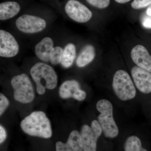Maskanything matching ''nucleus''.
<instances>
[{
	"mask_svg": "<svg viewBox=\"0 0 151 151\" xmlns=\"http://www.w3.org/2000/svg\"><path fill=\"white\" fill-rule=\"evenodd\" d=\"M95 56V49L93 45H87L84 46L76 60V65L78 67H83L89 64Z\"/></svg>",
	"mask_w": 151,
	"mask_h": 151,
	"instance_id": "16",
	"label": "nucleus"
},
{
	"mask_svg": "<svg viewBox=\"0 0 151 151\" xmlns=\"http://www.w3.org/2000/svg\"><path fill=\"white\" fill-rule=\"evenodd\" d=\"M76 57V49L74 44L69 43L64 47L63 52L61 65L65 68H68L73 64Z\"/></svg>",
	"mask_w": 151,
	"mask_h": 151,
	"instance_id": "17",
	"label": "nucleus"
},
{
	"mask_svg": "<svg viewBox=\"0 0 151 151\" xmlns=\"http://www.w3.org/2000/svg\"><path fill=\"white\" fill-rule=\"evenodd\" d=\"M115 1L116 2L119 3V4H125V3L130 1L131 0H115Z\"/></svg>",
	"mask_w": 151,
	"mask_h": 151,
	"instance_id": "25",
	"label": "nucleus"
},
{
	"mask_svg": "<svg viewBox=\"0 0 151 151\" xmlns=\"http://www.w3.org/2000/svg\"><path fill=\"white\" fill-rule=\"evenodd\" d=\"M142 23L144 27L148 29H151V17L145 16L142 19Z\"/></svg>",
	"mask_w": 151,
	"mask_h": 151,
	"instance_id": "23",
	"label": "nucleus"
},
{
	"mask_svg": "<svg viewBox=\"0 0 151 151\" xmlns=\"http://www.w3.org/2000/svg\"><path fill=\"white\" fill-rule=\"evenodd\" d=\"M31 76L36 84L38 94L42 95L46 89L52 90L58 84V76L53 68L50 65L39 62L36 63L30 70Z\"/></svg>",
	"mask_w": 151,
	"mask_h": 151,
	"instance_id": "2",
	"label": "nucleus"
},
{
	"mask_svg": "<svg viewBox=\"0 0 151 151\" xmlns=\"http://www.w3.org/2000/svg\"><path fill=\"white\" fill-rule=\"evenodd\" d=\"M6 132L5 129L1 125L0 126V143L4 142L6 138Z\"/></svg>",
	"mask_w": 151,
	"mask_h": 151,
	"instance_id": "24",
	"label": "nucleus"
},
{
	"mask_svg": "<svg viewBox=\"0 0 151 151\" xmlns=\"http://www.w3.org/2000/svg\"><path fill=\"white\" fill-rule=\"evenodd\" d=\"M125 151H148L143 147L140 139L137 136L132 135L127 138L124 144Z\"/></svg>",
	"mask_w": 151,
	"mask_h": 151,
	"instance_id": "18",
	"label": "nucleus"
},
{
	"mask_svg": "<svg viewBox=\"0 0 151 151\" xmlns=\"http://www.w3.org/2000/svg\"><path fill=\"white\" fill-rule=\"evenodd\" d=\"M18 29L25 33H35L46 28V22L44 19L35 16L24 14L19 17L15 23Z\"/></svg>",
	"mask_w": 151,
	"mask_h": 151,
	"instance_id": "7",
	"label": "nucleus"
},
{
	"mask_svg": "<svg viewBox=\"0 0 151 151\" xmlns=\"http://www.w3.org/2000/svg\"><path fill=\"white\" fill-rule=\"evenodd\" d=\"M19 45L14 37L4 30H0V56L12 58L18 53Z\"/></svg>",
	"mask_w": 151,
	"mask_h": 151,
	"instance_id": "9",
	"label": "nucleus"
},
{
	"mask_svg": "<svg viewBox=\"0 0 151 151\" xmlns=\"http://www.w3.org/2000/svg\"><path fill=\"white\" fill-rule=\"evenodd\" d=\"M53 42L51 38L45 37L37 44L35 53L38 58L44 62L50 61V55L53 48Z\"/></svg>",
	"mask_w": 151,
	"mask_h": 151,
	"instance_id": "14",
	"label": "nucleus"
},
{
	"mask_svg": "<svg viewBox=\"0 0 151 151\" xmlns=\"http://www.w3.org/2000/svg\"><path fill=\"white\" fill-rule=\"evenodd\" d=\"M146 13L147 15L151 17V5L147 9L146 11Z\"/></svg>",
	"mask_w": 151,
	"mask_h": 151,
	"instance_id": "26",
	"label": "nucleus"
},
{
	"mask_svg": "<svg viewBox=\"0 0 151 151\" xmlns=\"http://www.w3.org/2000/svg\"><path fill=\"white\" fill-rule=\"evenodd\" d=\"M65 10L69 18L77 22H86L92 16L87 7L76 0H69L65 4Z\"/></svg>",
	"mask_w": 151,
	"mask_h": 151,
	"instance_id": "8",
	"label": "nucleus"
},
{
	"mask_svg": "<svg viewBox=\"0 0 151 151\" xmlns=\"http://www.w3.org/2000/svg\"><path fill=\"white\" fill-rule=\"evenodd\" d=\"M131 58L138 67L151 73V55L143 45H137L133 47Z\"/></svg>",
	"mask_w": 151,
	"mask_h": 151,
	"instance_id": "12",
	"label": "nucleus"
},
{
	"mask_svg": "<svg viewBox=\"0 0 151 151\" xmlns=\"http://www.w3.org/2000/svg\"><path fill=\"white\" fill-rule=\"evenodd\" d=\"M9 105V102L6 97L3 94H0V116H1Z\"/></svg>",
	"mask_w": 151,
	"mask_h": 151,
	"instance_id": "22",
	"label": "nucleus"
},
{
	"mask_svg": "<svg viewBox=\"0 0 151 151\" xmlns=\"http://www.w3.org/2000/svg\"><path fill=\"white\" fill-rule=\"evenodd\" d=\"M11 85L14 89L15 100L19 103H29L35 98V92L32 84L25 73L15 76L11 80Z\"/></svg>",
	"mask_w": 151,
	"mask_h": 151,
	"instance_id": "5",
	"label": "nucleus"
},
{
	"mask_svg": "<svg viewBox=\"0 0 151 151\" xmlns=\"http://www.w3.org/2000/svg\"><path fill=\"white\" fill-rule=\"evenodd\" d=\"M87 2L93 6L99 9H104L108 6L110 0H86Z\"/></svg>",
	"mask_w": 151,
	"mask_h": 151,
	"instance_id": "20",
	"label": "nucleus"
},
{
	"mask_svg": "<svg viewBox=\"0 0 151 151\" xmlns=\"http://www.w3.org/2000/svg\"><path fill=\"white\" fill-rule=\"evenodd\" d=\"M20 126L22 131L30 136L44 139H49L52 136L50 121L42 111L32 112L22 120Z\"/></svg>",
	"mask_w": 151,
	"mask_h": 151,
	"instance_id": "1",
	"label": "nucleus"
},
{
	"mask_svg": "<svg viewBox=\"0 0 151 151\" xmlns=\"http://www.w3.org/2000/svg\"><path fill=\"white\" fill-rule=\"evenodd\" d=\"M151 4V0H134L131 6L135 9L147 7Z\"/></svg>",
	"mask_w": 151,
	"mask_h": 151,
	"instance_id": "21",
	"label": "nucleus"
},
{
	"mask_svg": "<svg viewBox=\"0 0 151 151\" xmlns=\"http://www.w3.org/2000/svg\"><path fill=\"white\" fill-rule=\"evenodd\" d=\"M96 108L100 113L98 116L99 122L105 137L114 139L119 134V129L113 118V106L110 101L105 99L99 100Z\"/></svg>",
	"mask_w": 151,
	"mask_h": 151,
	"instance_id": "3",
	"label": "nucleus"
},
{
	"mask_svg": "<svg viewBox=\"0 0 151 151\" xmlns=\"http://www.w3.org/2000/svg\"><path fill=\"white\" fill-rule=\"evenodd\" d=\"M63 50L60 47H53L50 55V61L52 65H56L61 63Z\"/></svg>",
	"mask_w": 151,
	"mask_h": 151,
	"instance_id": "19",
	"label": "nucleus"
},
{
	"mask_svg": "<svg viewBox=\"0 0 151 151\" xmlns=\"http://www.w3.org/2000/svg\"><path fill=\"white\" fill-rule=\"evenodd\" d=\"M55 148L56 151H84L80 133L77 130L72 131L67 142H57Z\"/></svg>",
	"mask_w": 151,
	"mask_h": 151,
	"instance_id": "13",
	"label": "nucleus"
},
{
	"mask_svg": "<svg viewBox=\"0 0 151 151\" xmlns=\"http://www.w3.org/2000/svg\"><path fill=\"white\" fill-rule=\"evenodd\" d=\"M58 93L63 99L73 98L79 101L84 100L86 96V92L80 89V84L75 80L63 82L60 86Z\"/></svg>",
	"mask_w": 151,
	"mask_h": 151,
	"instance_id": "10",
	"label": "nucleus"
},
{
	"mask_svg": "<svg viewBox=\"0 0 151 151\" xmlns=\"http://www.w3.org/2000/svg\"><path fill=\"white\" fill-rule=\"evenodd\" d=\"M20 10L18 3L14 1H7L0 4V20H6L17 15Z\"/></svg>",
	"mask_w": 151,
	"mask_h": 151,
	"instance_id": "15",
	"label": "nucleus"
},
{
	"mask_svg": "<svg viewBox=\"0 0 151 151\" xmlns=\"http://www.w3.org/2000/svg\"><path fill=\"white\" fill-rule=\"evenodd\" d=\"M103 133L99 122L93 120L91 127L84 124L81 128L80 135L84 151H96L98 139Z\"/></svg>",
	"mask_w": 151,
	"mask_h": 151,
	"instance_id": "6",
	"label": "nucleus"
},
{
	"mask_svg": "<svg viewBox=\"0 0 151 151\" xmlns=\"http://www.w3.org/2000/svg\"><path fill=\"white\" fill-rule=\"evenodd\" d=\"M132 75L135 86L144 94L151 93V73L138 66L132 68Z\"/></svg>",
	"mask_w": 151,
	"mask_h": 151,
	"instance_id": "11",
	"label": "nucleus"
},
{
	"mask_svg": "<svg viewBox=\"0 0 151 151\" xmlns=\"http://www.w3.org/2000/svg\"><path fill=\"white\" fill-rule=\"evenodd\" d=\"M112 86L116 96L122 101L132 100L136 97V88L129 73L125 70L116 71L113 76Z\"/></svg>",
	"mask_w": 151,
	"mask_h": 151,
	"instance_id": "4",
	"label": "nucleus"
}]
</instances>
